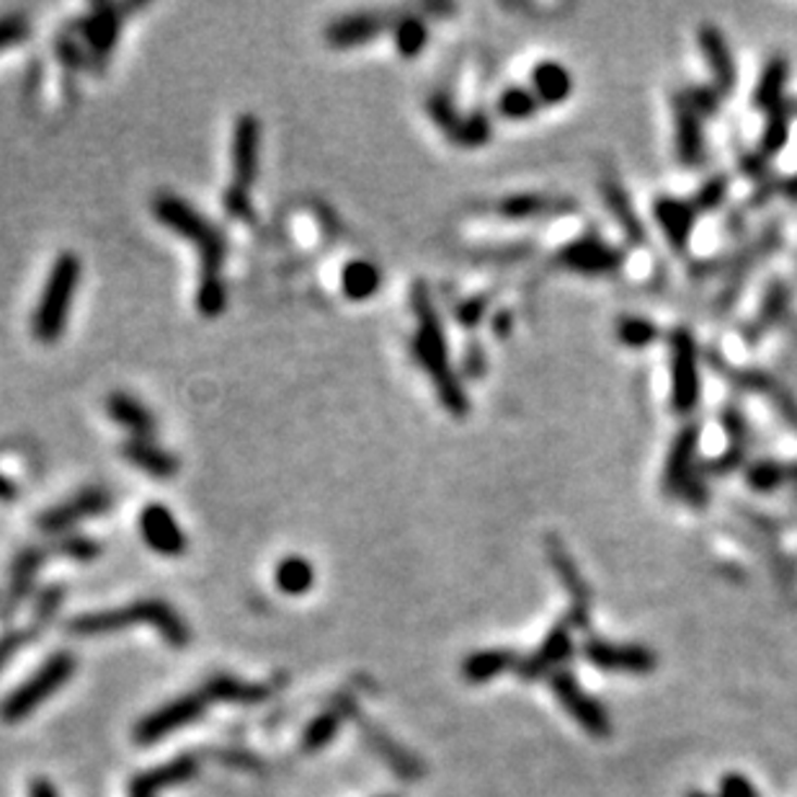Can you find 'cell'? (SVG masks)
Here are the masks:
<instances>
[{
  "label": "cell",
  "instance_id": "cell-1",
  "mask_svg": "<svg viewBox=\"0 0 797 797\" xmlns=\"http://www.w3.org/2000/svg\"><path fill=\"white\" fill-rule=\"evenodd\" d=\"M152 214L161 225L189 240L199 253V287L197 310L202 317H220L227 308V289L223 279V263L227 259V235L204 217L197 207L176 197V194H158L152 199Z\"/></svg>",
  "mask_w": 797,
  "mask_h": 797
},
{
  "label": "cell",
  "instance_id": "cell-2",
  "mask_svg": "<svg viewBox=\"0 0 797 797\" xmlns=\"http://www.w3.org/2000/svg\"><path fill=\"white\" fill-rule=\"evenodd\" d=\"M411 308L415 315V336H413V357L424 366L426 377L434 383L436 398L445 406V411L454 419H464L470 413V398L464 393L460 374L454 372L449 359V346L441 325L439 310H436L432 289L424 282H415L411 289Z\"/></svg>",
  "mask_w": 797,
  "mask_h": 797
},
{
  "label": "cell",
  "instance_id": "cell-3",
  "mask_svg": "<svg viewBox=\"0 0 797 797\" xmlns=\"http://www.w3.org/2000/svg\"><path fill=\"white\" fill-rule=\"evenodd\" d=\"M132 625H150L163 635L171 648H186L191 643V630L182 614L173 609L165 599H137L127 607L101 609L73 617L67 622V633L73 635H107L116 630H127Z\"/></svg>",
  "mask_w": 797,
  "mask_h": 797
},
{
  "label": "cell",
  "instance_id": "cell-4",
  "mask_svg": "<svg viewBox=\"0 0 797 797\" xmlns=\"http://www.w3.org/2000/svg\"><path fill=\"white\" fill-rule=\"evenodd\" d=\"M83 276V263L73 251L60 253L54 259L45 289L32 313V336L39 344H58L65 334L67 317H71L73 297Z\"/></svg>",
  "mask_w": 797,
  "mask_h": 797
},
{
  "label": "cell",
  "instance_id": "cell-5",
  "mask_svg": "<svg viewBox=\"0 0 797 797\" xmlns=\"http://www.w3.org/2000/svg\"><path fill=\"white\" fill-rule=\"evenodd\" d=\"M259 150H261V122L253 114H240L233 129V176L231 186L223 194L225 212L238 223L253 220V199L251 189L259 176Z\"/></svg>",
  "mask_w": 797,
  "mask_h": 797
},
{
  "label": "cell",
  "instance_id": "cell-6",
  "mask_svg": "<svg viewBox=\"0 0 797 797\" xmlns=\"http://www.w3.org/2000/svg\"><path fill=\"white\" fill-rule=\"evenodd\" d=\"M699 439H702V428L697 424L678 428L674 445L669 449L667 464H663V490L671 498L695 506V509H702L710 501L702 464H697Z\"/></svg>",
  "mask_w": 797,
  "mask_h": 797
},
{
  "label": "cell",
  "instance_id": "cell-7",
  "mask_svg": "<svg viewBox=\"0 0 797 797\" xmlns=\"http://www.w3.org/2000/svg\"><path fill=\"white\" fill-rule=\"evenodd\" d=\"M73 674H75V656L67 653V650L52 653L45 661V667L34 671L24 684L16 686V689L3 699V705H0V720H5V723H18V720L32 715L45 699H50L54 692L71 682Z\"/></svg>",
  "mask_w": 797,
  "mask_h": 797
},
{
  "label": "cell",
  "instance_id": "cell-8",
  "mask_svg": "<svg viewBox=\"0 0 797 797\" xmlns=\"http://www.w3.org/2000/svg\"><path fill=\"white\" fill-rule=\"evenodd\" d=\"M671 349V408L678 415L697 411L702 400V374H699V344L686 325L674 328L669 336Z\"/></svg>",
  "mask_w": 797,
  "mask_h": 797
},
{
  "label": "cell",
  "instance_id": "cell-9",
  "mask_svg": "<svg viewBox=\"0 0 797 797\" xmlns=\"http://www.w3.org/2000/svg\"><path fill=\"white\" fill-rule=\"evenodd\" d=\"M782 242V227L780 223H769L757 240H751L748 246L740 248L736 256L727 259V269H725V284H723V292L718 295L715 302V313L718 315H727L733 308H736L740 292H744L746 282L751 279V274L757 272V266L761 261H767L769 256L780 248Z\"/></svg>",
  "mask_w": 797,
  "mask_h": 797
},
{
  "label": "cell",
  "instance_id": "cell-10",
  "mask_svg": "<svg viewBox=\"0 0 797 797\" xmlns=\"http://www.w3.org/2000/svg\"><path fill=\"white\" fill-rule=\"evenodd\" d=\"M552 266L581 276H612L625 266V251L609 246L599 235H581L552 256Z\"/></svg>",
  "mask_w": 797,
  "mask_h": 797
},
{
  "label": "cell",
  "instance_id": "cell-11",
  "mask_svg": "<svg viewBox=\"0 0 797 797\" xmlns=\"http://www.w3.org/2000/svg\"><path fill=\"white\" fill-rule=\"evenodd\" d=\"M718 370L731 379L738 390L761 395L769 406L777 411V415L797 434V398L782 379L774 377L767 370H748V366H731L725 362H715Z\"/></svg>",
  "mask_w": 797,
  "mask_h": 797
},
{
  "label": "cell",
  "instance_id": "cell-12",
  "mask_svg": "<svg viewBox=\"0 0 797 797\" xmlns=\"http://www.w3.org/2000/svg\"><path fill=\"white\" fill-rule=\"evenodd\" d=\"M207 699L202 692H191V695H184L173 702L158 707L155 712H150L148 718H142L135 727V740L140 746H152L158 740L171 736V733L182 731V727L191 725L194 720H199L207 710Z\"/></svg>",
  "mask_w": 797,
  "mask_h": 797
},
{
  "label": "cell",
  "instance_id": "cell-13",
  "mask_svg": "<svg viewBox=\"0 0 797 797\" xmlns=\"http://www.w3.org/2000/svg\"><path fill=\"white\" fill-rule=\"evenodd\" d=\"M112 506H114L112 490L91 485V488L78 490V494L67 498V501L41 511V514L37 516V526L45 532V535H60V532H67L78 522H86V519H91V516L107 514Z\"/></svg>",
  "mask_w": 797,
  "mask_h": 797
},
{
  "label": "cell",
  "instance_id": "cell-14",
  "mask_svg": "<svg viewBox=\"0 0 797 797\" xmlns=\"http://www.w3.org/2000/svg\"><path fill=\"white\" fill-rule=\"evenodd\" d=\"M403 13L400 11H359L334 21L325 29V45L334 50H353L377 39L387 29H395Z\"/></svg>",
  "mask_w": 797,
  "mask_h": 797
},
{
  "label": "cell",
  "instance_id": "cell-15",
  "mask_svg": "<svg viewBox=\"0 0 797 797\" xmlns=\"http://www.w3.org/2000/svg\"><path fill=\"white\" fill-rule=\"evenodd\" d=\"M137 526H140L145 545H148L150 550H155L158 556L178 558L184 556L186 547H189V539H186L182 524L176 522V516L171 514L169 506L163 503L145 506L140 511V519H137Z\"/></svg>",
  "mask_w": 797,
  "mask_h": 797
},
{
  "label": "cell",
  "instance_id": "cell-16",
  "mask_svg": "<svg viewBox=\"0 0 797 797\" xmlns=\"http://www.w3.org/2000/svg\"><path fill=\"white\" fill-rule=\"evenodd\" d=\"M674 137L676 158L684 169H699V165H705V116L686 101L684 94L674 96Z\"/></svg>",
  "mask_w": 797,
  "mask_h": 797
},
{
  "label": "cell",
  "instance_id": "cell-17",
  "mask_svg": "<svg viewBox=\"0 0 797 797\" xmlns=\"http://www.w3.org/2000/svg\"><path fill=\"white\" fill-rule=\"evenodd\" d=\"M47 556H50V550L32 545L24 547V550L13 558L9 586H5L3 599H0V620L9 622L11 617L16 614V609L24 605V599L34 588V581H37L41 565L47 563Z\"/></svg>",
  "mask_w": 797,
  "mask_h": 797
},
{
  "label": "cell",
  "instance_id": "cell-18",
  "mask_svg": "<svg viewBox=\"0 0 797 797\" xmlns=\"http://www.w3.org/2000/svg\"><path fill=\"white\" fill-rule=\"evenodd\" d=\"M578 204L565 197H550V194H511V197L498 199L494 212L503 220H545V217H563L573 214Z\"/></svg>",
  "mask_w": 797,
  "mask_h": 797
},
{
  "label": "cell",
  "instance_id": "cell-19",
  "mask_svg": "<svg viewBox=\"0 0 797 797\" xmlns=\"http://www.w3.org/2000/svg\"><path fill=\"white\" fill-rule=\"evenodd\" d=\"M653 217L658 220V225H661L663 235H667L671 251L678 256L689 251L692 235H695V223L699 217L689 199L658 197L653 202Z\"/></svg>",
  "mask_w": 797,
  "mask_h": 797
},
{
  "label": "cell",
  "instance_id": "cell-20",
  "mask_svg": "<svg viewBox=\"0 0 797 797\" xmlns=\"http://www.w3.org/2000/svg\"><path fill=\"white\" fill-rule=\"evenodd\" d=\"M697 45L699 50H702L707 67H710L712 73V86L718 88L720 96L733 94V88H736L738 83V73L725 34L720 32L715 24H705L699 26L697 32Z\"/></svg>",
  "mask_w": 797,
  "mask_h": 797
},
{
  "label": "cell",
  "instance_id": "cell-21",
  "mask_svg": "<svg viewBox=\"0 0 797 797\" xmlns=\"http://www.w3.org/2000/svg\"><path fill=\"white\" fill-rule=\"evenodd\" d=\"M599 194H601V199H605L607 212L612 214V220L622 231V235H625L633 246H643V242L648 240V231H646V225H643L640 214H637V210L633 207V199H630V194L625 191V186H622L620 178L617 176L601 178Z\"/></svg>",
  "mask_w": 797,
  "mask_h": 797
},
{
  "label": "cell",
  "instance_id": "cell-22",
  "mask_svg": "<svg viewBox=\"0 0 797 797\" xmlns=\"http://www.w3.org/2000/svg\"><path fill=\"white\" fill-rule=\"evenodd\" d=\"M122 457L132 468L142 470V473L155 477V481H173L178 475V470H182L178 457L152 439H135V436H129L122 445Z\"/></svg>",
  "mask_w": 797,
  "mask_h": 797
},
{
  "label": "cell",
  "instance_id": "cell-23",
  "mask_svg": "<svg viewBox=\"0 0 797 797\" xmlns=\"http://www.w3.org/2000/svg\"><path fill=\"white\" fill-rule=\"evenodd\" d=\"M789 308H793V292L785 282L774 279L769 287L764 289V297H761L757 317L746 325L744 336L748 344H757L764 338L769 331H774L777 325H782L787 321Z\"/></svg>",
  "mask_w": 797,
  "mask_h": 797
},
{
  "label": "cell",
  "instance_id": "cell-24",
  "mask_svg": "<svg viewBox=\"0 0 797 797\" xmlns=\"http://www.w3.org/2000/svg\"><path fill=\"white\" fill-rule=\"evenodd\" d=\"M353 718H357L359 731H362V736H364L366 744L372 746V751L377 754V757L383 759L385 764L390 767L395 774H398V777H403V780H415V777H419L421 772H424V767H421V761L415 759L411 751H406L403 746L395 744V740H393L390 736H387L385 731H379L377 725L366 723V720L359 718V712H357V715H353Z\"/></svg>",
  "mask_w": 797,
  "mask_h": 797
},
{
  "label": "cell",
  "instance_id": "cell-25",
  "mask_svg": "<svg viewBox=\"0 0 797 797\" xmlns=\"http://www.w3.org/2000/svg\"><path fill=\"white\" fill-rule=\"evenodd\" d=\"M107 413L114 424H120L122 428L135 436V439H152L158 432V421L155 413L150 411L142 400H137L135 395L116 390L107 398Z\"/></svg>",
  "mask_w": 797,
  "mask_h": 797
},
{
  "label": "cell",
  "instance_id": "cell-26",
  "mask_svg": "<svg viewBox=\"0 0 797 797\" xmlns=\"http://www.w3.org/2000/svg\"><path fill=\"white\" fill-rule=\"evenodd\" d=\"M207 702H231V705H259L276 692V684H256L240 682V678L217 674L204 682L202 689Z\"/></svg>",
  "mask_w": 797,
  "mask_h": 797
},
{
  "label": "cell",
  "instance_id": "cell-27",
  "mask_svg": "<svg viewBox=\"0 0 797 797\" xmlns=\"http://www.w3.org/2000/svg\"><path fill=\"white\" fill-rule=\"evenodd\" d=\"M532 91L543 107H558L571 99L573 75L558 60H543L532 67Z\"/></svg>",
  "mask_w": 797,
  "mask_h": 797
},
{
  "label": "cell",
  "instance_id": "cell-28",
  "mask_svg": "<svg viewBox=\"0 0 797 797\" xmlns=\"http://www.w3.org/2000/svg\"><path fill=\"white\" fill-rule=\"evenodd\" d=\"M199 769V759L194 754H186V757H176L169 764H161L150 772H142L140 777L132 780V793H140V795H152L161 793L165 787H176L189 782Z\"/></svg>",
  "mask_w": 797,
  "mask_h": 797
},
{
  "label": "cell",
  "instance_id": "cell-29",
  "mask_svg": "<svg viewBox=\"0 0 797 797\" xmlns=\"http://www.w3.org/2000/svg\"><path fill=\"white\" fill-rule=\"evenodd\" d=\"M789 83V62L785 54H774L767 60L764 71L759 75L757 88H754V109L757 112H774V109L785 107V91Z\"/></svg>",
  "mask_w": 797,
  "mask_h": 797
},
{
  "label": "cell",
  "instance_id": "cell-30",
  "mask_svg": "<svg viewBox=\"0 0 797 797\" xmlns=\"http://www.w3.org/2000/svg\"><path fill=\"white\" fill-rule=\"evenodd\" d=\"M349 715H357V705H353V699H341V702H338L334 710L321 712V715H317L313 723L304 727V733H302V748H304V751H308V754L323 751V748L336 738L338 727H341V720L349 718Z\"/></svg>",
  "mask_w": 797,
  "mask_h": 797
},
{
  "label": "cell",
  "instance_id": "cell-31",
  "mask_svg": "<svg viewBox=\"0 0 797 797\" xmlns=\"http://www.w3.org/2000/svg\"><path fill=\"white\" fill-rule=\"evenodd\" d=\"M793 120H795V112L789 101L785 103V107L774 109V112L767 114V124H764V129H761L759 145H757V152L764 158V161H772L774 155H780V152L787 148L789 137H793Z\"/></svg>",
  "mask_w": 797,
  "mask_h": 797
},
{
  "label": "cell",
  "instance_id": "cell-32",
  "mask_svg": "<svg viewBox=\"0 0 797 797\" xmlns=\"http://www.w3.org/2000/svg\"><path fill=\"white\" fill-rule=\"evenodd\" d=\"M83 34H86L88 47L96 58H107L109 52L114 50L116 37H120V16H116L114 9L103 5V9H96L94 16L86 18L83 24Z\"/></svg>",
  "mask_w": 797,
  "mask_h": 797
},
{
  "label": "cell",
  "instance_id": "cell-33",
  "mask_svg": "<svg viewBox=\"0 0 797 797\" xmlns=\"http://www.w3.org/2000/svg\"><path fill=\"white\" fill-rule=\"evenodd\" d=\"M379 284H383V276H379V269L372 261H349L341 272V289L353 302L370 300V297L377 295Z\"/></svg>",
  "mask_w": 797,
  "mask_h": 797
},
{
  "label": "cell",
  "instance_id": "cell-34",
  "mask_svg": "<svg viewBox=\"0 0 797 797\" xmlns=\"http://www.w3.org/2000/svg\"><path fill=\"white\" fill-rule=\"evenodd\" d=\"M565 684H558V695L560 699H563V705L568 707V710L573 712L575 718L581 720V725L588 727L591 733H605L609 727V720H607V712L601 710L599 705L594 702V699H588L586 695H581L578 686H575L571 678H563Z\"/></svg>",
  "mask_w": 797,
  "mask_h": 797
},
{
  "label": "cell",
  "instance_id": "cell-35",
  "mask_svg": "<svg viewBox=\"0 0 797 797\" xmlns=\"http://www.w3.org/2000/svg\"><path fill=\"white\" fill-rule=\"evenodd\" d=\"M274 581H276V588H279L282 594L302 596V594H308L315 584V568L302 556H289V558H284L279 565H276Z\"/></svg>",
  "mask_w": 797,
  "mask_h": 797
},
{
  "label": "cell",
  "instance_id": "cell-36",
  "mask_svg": "<svg viewBox=\"0 0 797 797\" xmlns=\"http://www.w3.org/2000/svg\"><path fill=\"white\" fill-rule=\"evenodd\" d=\"M547 558H550L552 568H556V571L560 573V578H563V586L571 591L575 605H578V614H586V596H588L586 586H584V581H581L578 568H575V563L571 560V556H568V550L558 537H547Z\"/></svg>",
  "mask_w": 797,
  "mask_h": 797
},
{
  "label": "cell",
  "instance_id": "cell-37",
  "mask_svg": "<svg viewBox=\"0 0 797 797\" xmlns=\"http://www.w3.org/2000/svg\"><path fill=\"white\" fill-rule=\"evenodd\" d=\"M586 653L594 663H599V667H605V669L646 671L653 667V661H650V656L643 648H627V646L617 648V646H601V643H596V646L588 648Z\"/></svg>",
  "mask_w": 797,
  "mask_h": 797
},
{
  "label": "cell",
  "instance_id": "cell-38",
  "mask_svg": "<svg viewBox=\"0 0 797 797\" xmlns=\"http://www.w3.org/2000/svg\"><path fill=\"white\" fill-rule=\"evenodd\" d=\"M746 483L757 494H774L782 485H789V462L772 460V457L757 460L746 468Z\"/></svg>",
  "mask_w": 797,
  "mask_h": 797
},
{
  "label": "cell",
  "instance_id": "cell-39",
  "mask_svg": "<svg viewBox=\"0 0 797 797\" xmlns=\"http://www.w3.org/2000/svg\"><path fill=\"white\" fill-rule=\"evenodd\" d=\"M539 107L543 103L537 101V96L532 88L526 86H511L506 88V91L498 96V114L503 116V120H511V122H524V120H532L539 112Z\"/></svg>",
  "mask_w": 797,
  "mask_h": 797
},
{
  "label": "cell",
  "instance_id": "cell-40",
  "mask_svg": "<svg viewBox=\"0 0 797 797\" xmlns=\"http://www.w3.org/2000/svg\"><path fill=\"white\" fill-rule=\"evenodd\" d=\"M395 47L403 58H415V54L424 52L426 41H428V26L424 24V18L413 16V13H403L398 24H395Z\"/></svg>",
  "mask_w": 797,
  "mask_h": 797
},
{
  "label": "cell",
  "instance_id": "cell-41",
  "mask_svg": "<svg viewBox=\"0 0 797 797\" xmlns=\"http://www.w3.org/2000/svg\"><path fill=\"white\" fill-rule=\"evenodd\" d=\"M658 336H661V328L643 315H622L617 321V338L627 349H648L650 344L658 341Z\"/></svg>",
  "mask_w": 797,
  "mask_h": 797
},
{
  "label": "cell",
  "instance_id": "cell-42",
  "mask_svg": "<svg viewBox=\"0 0 797 797\" xmlns=\"http://www.w3.org/2000/svg\"><path fill=\"white\" fill-rule=\"evenodd\" d=\"M509 663H511V656L506 653V650H481V653L470 656L468 661H464L462 674L468 682L483 684V682H488V678L501 674Z\"/></svg>",
  "mask_w": 797,
  "mask_h": 797
},
{
  "label": "cell",
  "instance_id": "cell-43",
  "mask_svg": "<svg viewBox=\"0 0 797 797\" xmlns=\"http://www.w3.org/2000/svg\"><path fill=\"white\" fill-rule=\"evenodd\" d=\"M727 194H731V178H727L725 173H715V176H710L702 186H699L689 202L697 210V214H710L718 212L720 207L725 204Z\"/></svg>",
  "mask_w": 797,
  "mask_h": 797
},
{
  "label": "cell",
  "instance_id": "cell-44",
  "mask_svg": "<svg viewBox=\"0 0 797 797\" xmlns=\"http://www.w3.org/2000/svg\"><path fill=\"white\" fill-rule=\"evenodd\" d=\"M426 109L428 114H432V120L436 122V127L445 132L449 140H457V132H460L464 116L457 114L452 96L447 91H436L432 94V99H428Z\"/></svg>",
  "mask_w": 797,
  "mask_h": 797
},
{
  "label": "cell",
  "instance_id": "cell-45",
  "mask_svg": "<svg viewBox=\"0 0 797 797\" xmlns=\"http://www.w3.org/2000/svg\"><path fill=\"white\" fill-rule=\"evenodd\" d=\"M62 599H65V586L52 584L47 588H41L37 596V605H34V617H32V630L34 633H41L50 622L54 620V614L60 612Z\"/></svg>",
  "mask_w": 797,
  "mask_h": 797
},
{
  "label": "cell",
  "instance_id": "cell-46",
  "mask_svg": "<svg viewBox=\"0 0 797 797\" xmlns=\"http://www.w3.org/2000/svg\"><path fill=\"white\" fill-rule=\"evenodd\" d=\"M50 552H58V556L71 558V560H75V563H94V560L101 556V545L91 537L65 535L52 545Z\"/></svg>",
  "mask_w": 797,
  "mask_h": 797
},
{
  "label": "cell",
  "instance_id": "cell-47",
  "mask_svg": "<svg viewBox=\"0 0 797 797\" xmlns=\"http://www.w3.org/2000/svg\"><path fill=\"white\" fill-rule=\"evenodd\" d=\"M490 135H494V127H490L488 116L483 112H473L462 120V127L457 132L454 142L462 145V148H483L490 140Z\"/></svg>",
  "mask_w": 797,
  "mask_h": 797
},
{
  "label": "cell",
  "instance_id": "cell-48",
  "mask_svg": "<svg viewBox=\"0 0 797 797\" xmlns=\"http://www.w3.org/2000/svg\"><path fill=\"white\" fill-rule=\"evenodd\" d=\"M488 310H490V295L483 292V295L468 297V300H462L460 304H457L454 315H457V323H460L462 328L475 331L477 325L483 323V317L488 315Z\"/></svg>",
  "mask_w": 797,
  "mask_h": 797
},
{
  "label": "cell",
  "instance_id": "cell-49",
  "mask_svg": "<svg viewBox=\"0 0 797 797\" xmlns=\"http://www.w3.org/2000/svg\"><path fill=\"white\" fill-rule=\"evenodd\" d=\"M29 18L24 13H11V16L0 18V52L9 50L13 45H21L29 37Z\"/></svg>",
  "mask_w": 797,
  "mask_h": 797
},
{
  "label": "cell",
  "instance_id": "cell-50",
  "mask_svg": "<svg viewBox=\"0 0 797 797\" xmlns=\"http://www.w3.org/2000/svg\"><path fill=\"white\" fill-rule=\"evenodd\" d=\"M720 424H723L725 434H727V445H733V447L748 445V424H746L744 413H740L736 406L723 408V413H720Z\"/></svg>",
  "mask_w": 797,
  "mask_h": 797
},
{
  "label": "cell",
  "instance_id": "cell-51",
  "mask_svg": "<svg viewBox=\"0 0 797 797\" xmlns=\"http://www.w3.org/2000/svg\"><path fill=\"white\" fill-rule=\"evenodd\" d=\"M686 96V101L692 103V107L697 109L699 114L705 116H712L718 114L720 109V101H723V96H720V91L715 86H697V88H686V91H682Z\"/></svg>",
  "mask_w": 797,
  "mask_h": 797
},
{
  "label": "cell",
  "instance_id": "cell-52",
  "mask_svg": "<svg viewBox=\"0 0 797 797\" xmlns=\"http://www.w3.org/2000/svg\"><path fill=\"white\" fill-rule=\"evenodd\" d=\"M34 635L37 633H34L32 627L29 630H9L5 635H0V671L5 669V663H9L11 658L32 640Z\"/></svg>",
  "mask_w": 797,
  "mask_h": 797
},
{
  "label": "cell",
  "instance_id": "cell-53",
  "mask_svg": "<svg viewBox=\"0 0 797 797\" xmlns=\"http://www.w3.org/2000/svg\"><path fill=\"white\" fill-rule=\"evenodd\" d=\"M462 372L468 374V377L473 379H481L485 372H488V357H485L483 346L473 341L468 344V349H464L462 353Z\"/></svg>",
  "mask_w": 797,
  "mask_h": 797
},
{
  "label": "cell",
  "instance_id": "cell-54",
  "mask_svg": "<svg viewBox=\"0 0 797 797\" xmlns=\"http://www.w3.org/2000/svg\"><path fill=\"white\" fill-rule=\"evenodd\" d=\"M217 759L225 761V764H231V767H238V769H261L259 757H253V754H248V751H238V748L220 751Z\"/></svg>",
  "mask_w": 797,
  "mask_h": 797
},
{
  "label": "cell",
  "instance_id": "cell-55",
  "mask_svg": "<svg viewBox=\"0 0 797 797\" xmlns=\"http://www.w3.org/2000/svg\"><path fill=\"white\" fill-rule=\"evenodd\" d=\"M490 325H494L498 338H506L511 331H514V313H509V310H498V313H494V321H490Z\"/></svg>",
  "mask_w": 797,
  "mask_h": 797
},
{
  "label": "cell",
  "instance_id": "cell-56",
  "mask_svg": "<svg viewBox=\"0 0 797 797\" xmlns=\"http://www.w3.org/2000/svg\"><path fill=\"white\" fill-rule=\"evenodd\" d=\"M29 797H60V795H58V789H54V785L50 780L34 777L29 782Z\"/></svg>",
  "mask_w": 797,
  "mask_h": 797
},
{
  "label": "cell",
  "instance_id": "cell-57",
  "mask_svg": "<svg viewBox=\"0 0 797 797\" xmlns=\"http://www.w3.org/2000/svg\"><path fill=\"white\" fill-rule=\"evenodd\" d=\"M16 496H18L16 483L9 481V477H5V475H0V501L11 503V501H16Z\"/></svg>",
  "mask_w": 797,
  "mask_h": 797
},
{
  "label": "cell",
  "instance_id": "cell-58",
  "mask_svg": "<svg viewBox=\"0 0 797 797\" xmlns=\"http://www.w3.org/2000/svg\"><path fill=\"white\" fill-rule=\"evenodd\" d=\"M780 197L789 199V202H797V176L780 178Z\"/></svg>",
  "mask_w": 797,
  "mask_h": 797
},
{
  "label": "cell",
  "instance_id": "cell-59",
  "mask_svg": "<svg viewBox=\"0 0 797 797\" xmlns=\"http://www.w3.org/2000/svg\"><path fill=\"white\" fill-rule=\"evenodd\" d=\"M132 797H152V795H140V793H132Z\"/></svg>",
  "mask_w": 797,
  "mask_h": 797
},
{
  "label": "cell",
  "instance_id": "cell-60",
  "mask_svg": "<svg viewBox=\"0 0 797 797\" xmlns=\"http://www.w3.org/2000/svg\"><path fill=\"white\" fill-rule=\"evenodd\" d=\"M793 112H795V114H797V103H793Z\"/></svg>",
  "mask_w": 797,
  "mask_h": 797
},
{
  "label": "cell",
  "instance_id": "cell-61",
  "mask_svg": "<svg viewBox=\"0 0 797 797\" xmlns=\"http://www.w3.org/2000/svg\"><path fill=\"white\" fill-rule=\"evenodd\" d=\"M385 797H395V795H385Z\"/></svg>",
  "mask_w": 797,
  "mask_h": 797
}]
</instances>
